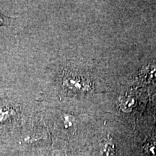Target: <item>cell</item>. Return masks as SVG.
Listing matches in <instances>:
<instances>
[{
  "label": "cell",
  "mask_w": 156,
  "mask_h": 156,
  "mask_svg": "<svg viewBox=\"0 0 156 156\" xmlns=\"http://www.w3.org/2000/svg\"><path fill=\"white\" fill-rule=\"evenodd\" d=\"M149 151L153 155H156V142H153L149 146Z\"/></svg>",
  "instance_id": "1"
},
{
  "label": "cell",
  "mask_w": 156,
  "mask_h": 156,
  "mask_svg": "<svg viewBox=\"0 0 156 156\" xmlns=\"http://www.w3.org/2000/svg\"><path fill=\"white\" fill-rule=\"evenodd\" d=\"M4 23H5V18L2 15H0V25L4 24Z\"/></svg>",
  "instance_id": "2"
}]
</instances>
